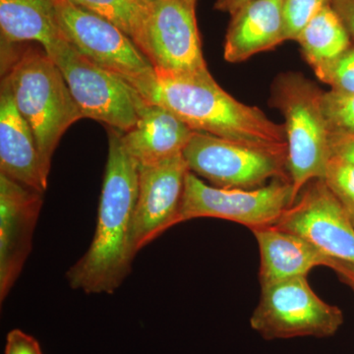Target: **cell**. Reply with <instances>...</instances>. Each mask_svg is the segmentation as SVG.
<instances>
[{
	"label": "cell",
	"instance_id": "1",
	"mask_svg": "<svg viewBox=\"0 0 354 354\" xmlns=\"http://www.w3.org/2000/svg\"><path fill=\"white\" fill-rule=\"evenodd\" d=\"M109 153L97 227L87 252L66 272L70 288L88 295H113L131 272L139 167L122 132L108 127Z\"/></svg>",
	"mask_w": 354,
	"mask_h": 354
},
{
	"label": "cell",
	"instance_id": "2",
	"mask_svg": "<svg viewBox=\"0 0 354 354\" xmlns=\"http://www.w3.org/2000/svg\"><path fill=\"white\" fill-rule=\"evenodd\" d=\"M142 97L171 111L194 131L209 133L237 143L288 157L283 124L260 109L237 101L211 73L180 75L156 71Z\"/></svg>",
	"mask_w": 354,
	"mask_h": 354
},
{
	"label": "cell",
	"instance_id": "3",
	"mask_svg": "<svg viewBox=\"0 0 354 354\" xmlns=\"http://www.w3.org/2000/svg\"><path fill=\"white\" fill-rule=\"evenodd\" d=\"M1 44L2 77L8 81L18 111L31 128L44 174L60 140L81 120L64 75L43 48Z\"/></svg>",
	"mask_w": 354,
	"mask_h": 354
},
{
	"label": "cell",
	"instance_id": "4",
	"mask_svg": "<svg viewBox=\"0 0 354 354\" xmlns=\"http://www.w3.org/2000/svg\"><path fill=\"white\" fill-rule=\"evenodd\" d=\"M323 95L315 84L295 72L281 74L272 84L270 104L285 118L286 165L295 201L310 181L324 179L330 158Z\"/></svg>",
	"mask_w": 354,
	"mask_h": 354
},
{
	"label": "cell",
	"instance_id": "5",
	"mask_svg": "<svg viewBox=\"0 0 354 354\" xmlns=\"http://www.w3.org/2000/svg\"><path fill=\"white\" fill-rule=\"evenodd\" d=\"M46 53L62 71L83 118L122 133L134 127L144 99L129 84L84 57L67 39Z\"/></svg>",
	"mask_w": 354,
	"mask_h": 354
},
{
	"label": "cell",
	"instance_id": "6",
	"mask_svg": "<svg viewBox=\"0 0 354 354\" xmlns=\"http://www.w3.org/2000/svg\"><path fill=\"white\" fill-rule=\"evenodd\" d=\"M344 320L339 307L321 299L310 288L307 277H299L262 286L250 325L265 339L271 341L332 337Z\"/></svg>",
	"mask_w": 354,
	"mask_h": 354
},
{
	"label": "cell",
	"instance_id": "7",
	"mask_svg": "<svg viewBox=\"0 0 354 354\" xmlns=\"http://www.w3.org/2000/svg\"><path fill=\"white\" fill-rule=\"evenodd\" d=\"M55 6L67 41L84 57L143 94L155 77V68L134 41L108 20L69 0H55Z\"/></svg>",
	"mask_w": 354,
	"mask_h": 354
},
{
	"label": "cell",
	"instance_id": "8",
	"mask_svg": "<svg viewBox=\"0 0 354 354\" xmlns=\"http://www.w3.org/2000/svg\"><path fill=\"white\" fill-rule=\"evenodd\" d=\"M290 179L277 178L257 189H223L193 172L186 176L179 223L199 218L234 221L251 230L276 225L295 204Z\"/></svg>",
	"mask_w": 354,
	"mask_h": 354
},
{
	"label": "cell",
	"instance_id": "9",
	"mask_svg": "<svg viewBox=\"0 0 354 354\" xmlns=\"http://www.w3.org/2000/svg\"><path fill=\"white\" fill-rule=\"evenodd\" d=\"M188 169L223 189H257L268 181L290 179L286 156L195 131L183 151Z\"/></svg>",
	"mask_w": 354,
	"mask_h": 354
},
{
	"label": "cell",
	"instance_id": "10",
	"mask_svg": "<svg viewBox=\"0 0 354 354\" xmlns=\"http://www.w3.org/2000/svg\"><path fill=\"white\" fill-rule=\"evenodd\" d=\"M197 0H157L150 3L140 50L156 71L195 75L208 73L196 18Z\"/></svg>",
	"mask_w": 354,
	"mask_h": 354
},
{
	"label": "cell",
	"instance_id": "11",
	"mask_svg": "<svg viewBox=\"0 0 354 354\" xmlns=\"http://www.w3.org/2000/svg\"><path fill=\"white\" fill-rule=\"evenodd\" d=\"M274 227L304 237L330 258L354 264V225L324 179L310 181Z\"/></svg>",
	"mask_w": 354,
	"mask_h": 354
},
{
	"label": "cell",
	"instance_id": "12",
	"mask_svg": "<svg viewBox=\"0 0 354 354\" xmlns=\"http://www.w3.org/2000/svg\"><path fill=\"white\" fill-rule=\"evenodd\" d=\"M189 171L183 153L158 164L139 167L133 230L136 254L178 225L186 176Z\"/></svg>",
	"mask_w": 354,
	"mask_h": 354
},
{
	"label": "cell",
	"instance_id": "13",
	"mask_svg": "<svg viewBox=\"0 0 354 354\" xmlns=\"http://www.w3.org/2000/svg\"><path fill=\"white\" fill-rule=\"evenodd\" d=\"M44 193L0 174V301H4L32 250Z\"/></svg>",
	"mask_w": 354,
	"mask_h": 354
},
{
	"label": "cell",
	"instance_id": "14",
	"mask_svg": "<svg viewBox=\"0 0 354 354\" xmlns=\"http://www.w3.org/2000/svg\"><path fill=\"white\" fill-rule=\"evenodd\" d=\"M0 174L38 192L44 193L48 186L36 139L3 77L0 88Z\"/></svg>",
	"mask_w": 354,
	"mask_h": 354
},
{
	"label": "cell",
	"instance_id": "15",
	"mask_svg": "<svg viewBox=\"0 0 354 354\" xmlns=\"http://www.w3.org/2000/svg\"><path fill=\"white\" fill-rule=\"evenodd\" d=\"M194 132L167 109L144 100L136 124L122 133V141L128 153L141 167L183 155Z\"/></svg>",
	"mask_w": 354,
	"mask_h": 354
},
{
	"label": "cell",
	"instance_id": "16",
	"mask_svg": "<svg viewBox=\"0 0 354 354\" xmlns=\"http://www.w3.org/2000/svg\"><path fill=\"white\" fill-rule=\"evenodd\" d=\"M223 57L230 64L245 62L286 41L283 0H255L230 15Z\"/></svg>",
	"mask_w": 354,
	"mask_h": 354
},
{
	"label": "cell",
	"instance_id": "17",
	"mask_svg": "<svg viewBox=\"0 0 354 354\" xmlns=\"http://www.w3.org/2000/svg\"><path fill=\"white\" fill-rule=\"evenodd\" d=\"M259 246V281L262 286L307 277L319 266L328 267L329 256L299 236L274 227L252 230Z\"/></svg>",
	"mask_w": 354,
	"mask_h": 354
},
{
	"label": "cell",
	"instance_id": "18",
	"mask_svg": "<svg viewBox=\"0 0 354 354\" xmlns=\"http://www.w3.org/2000/svg\"><path fill=\"white\" fill-rule=\"evenodd\" d=\"M1 43H38L50 53L65 38L55 0H0Z\"/></svg>",
	"mask_w": 354,
	"mask_h": 354
},
{
	"label": "cell",
	"instance_id": "19",
	"mask_svg": "<svg viewBox=\"0 0 354 354\" xmlns=\"http://www.w3.org/2000/svg\"><path fill=\"white\" fill-rule=\"evenodd\" d=\"M351 38L341 18L330 4L310 20L297 41L307 64L321 79L335 60L351 48Z\"/></svg>",
	"mask_w": 354,
	"mask_h": 354
},
{
	"label": "cell",
	"instance_id": "20",
	"mask_svg": "<svg viewBox=\"0 0 354 354\" xmlns=\"http://www.w3.org/2000/svg\"><path fill=\"white\" fill-rule=\"evenodd\" d=\"M108 20L125 32L138 46L145 38L150 3L145 0H69Z\"/></svg>",
	"mask_w": 354,
	"mask_h": 354
},
{
	"label": "cell",
	"instance_id": "21",
	"mask_svg": "<svg viewBox=\"0 0 354 354\" xmlns=\"http://www.w3.org/2000/svg\"><path fill=\"white\" fill-rule=\"evenodd\" d=\"M324 180L354 225V165L330 156Z\"/></svg>",
	"mask_w": 354,
	"mask_h": 354
},
{
	"label": "cell",
	"instance_id": "22",
	"mask_svg": "<svg viewBox=\"0 0 354 354\" xmlns=\"http://www.w3.org/2000/svg\"><path fill=\"white\" fill-rule=\"evenodd\" d=\"M332 0H283V34L286 41H297L310 20Z\"/></svg>",
	"mask_w": 354,
	"mask_h": 354
},
{
	"label": "cell",
	"instance_id": "23",
	"mask_svg": "<svg viewBox=\"0 0 354 354\" xmlns=\"http://www.w3.org/2000/svg\"><path fill=\"white\" fill-rule=\"evenodd\" d=\"M323 109L330 133L354 134V94L324 92Z\"/></svg>",
	"mask_w": 354,
	"mask_h": 354
},
{
	"label": "cell",
	"instance_id": "24",
	"mask_svg": "<svg viewBox=\"0 0 354 354\" xmlns=\"http://www.w3.org/2000/svg\"><path fill=\"white\" fill-rule=\"evenodd\" d=\"M320 80L329 84L332 91L354 94V46L335 60Z\"/></svg>",
	"mask_w": 354,
	"mask_h": 354
},
{
	"label": "cell",
	"instance_id": "25",
	"mask_svg": "<svg viewBox=\"0 0 354 354\" xmlns=\"http://www.w3.org/2000/svg\"><path fill=\"white\" fill-rule=\"evenodd\" d=\"M4 354H44L38 341L21 330H12L6 337Z\"/></svg>",
	"mask_w": 354,
	"mask_h": 354
},
{
	"label": "cell",
	"instance_id": "26",
	"mask_svg": "<svg viewBox=\"0 0 354 354\" xmlns=\"http://www.w3.org/2000/svg\"><path fill=\"white\" fill-rule=\"evenodd\" d=\"M330 156L354 165V134L330 133Z\"/></svg>",
	"mask_w": 354,
	"mask_h": 354
},
{
	"label": "cell",
	"instance_id": "27",
	"mask_svg": "<svg viewBox=\"0 0 354 354\" xmlns=\"http://www.w3.org/2000/svg\"><path fill=\"white\" fill-rule=\"evenodd\" d=\"M332 6L354 39V0H332Z\"/></svg>",
	"mask_w": 354,
	"mask_h": 354
},
{
	"label": "cell",
	"instance_id": "28",
	"mask_svg": "<svg viewBox=\"0 0 354 354\" xmlns=\"http://www.w3.org/2000/svg\"><path fill=\"white\" fill-rule=\"evenodd\" d=\"M328 268L335 272L342 283L348 285L354 292V264L348 261L330 258Z\"/></svg>",
	"mask_w": 354,
	"mask_h": 354
},
{
	"label": "cell",
	"instance_id": "29",
	"mask_svg": "<svg viewBox=\"0 0 354 354\" xmlns=\"http://www.w3.org/2000/svg\"><path fill=\"white\" fill-rule=\"evenodd\" d=\"M252 1H255V0H216L214 8L216 10L221 11V12H225L232 15L241 7Z\"/></svg>",
	"mask_w": 354,
	"mask_h": 354
},
{
	"label": "cell",
	"instance_id": "30",
	"mask_svg": "<svg viewBox=\"0 0 354 354\" xmlns=\"http://www.w3.org/2000/svg\"><path fill=\"white\" fill-rule=\"evenodd\" d=\"M145 1L148 2V3H151V2L157 1V0H145Z\"/></svg>",
	"mask_w": 354,
	"mask_h": 354
}]
</instances>
